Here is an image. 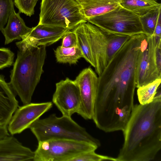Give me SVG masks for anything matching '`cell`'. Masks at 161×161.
Here are the masks:
<instances>
[{
	"mask_svg": "<svg viewBox=\"0 0 161 161\" xmlns=\"http://www.w3.org/2000/svg\"><path fill=\"white\" fill-rule=\"evenodd\" d=\"M120 5L139 17L161 6L156 0H119Z\"/></svg>",
	"mask_w": 161,
	"mask_h": 161,
	"instance_id": "obj_18",
	"label": "cell"
},
{
	"mask_svg": "<svg viewBox=\"0 0 161 161\" xmlns=\"http://www.w3.org/2000/svg\"><path fill=\"white\" fill-rule=\"evenodd\" d=\"M74 81L79 88L81 99L77 114L85 119H92L98 77L92 69L89 67L83 69Z\"/></svg>",
	"mask_w": 161,
	"mask_h": 161,
	"instance_id": "obj_11",
	"label": "cell"
},
{
	"mask_svg": "<svg viewBox=\"0 0 161 161\" xmlns=\"http://www.w3.org/2000/svg\"><path fill=\"white\" fill-rule=\"evenodd\" d=\"M14 10L10 15L7 25L1 31L5 38V44H8L16 40H21L32 30L27 26L20 16Z\"/></svg>",
	"mask_w": 161,
	"mask_h": 161,
	"instance_id": "obj_16",
	"label": "cell"
},
{
	"mask_svg": "<svg viewBox=\"0 0 161 161\" xmlns=\"http://www.w3.org/2000/svg\"><path fill=\"white\" fill-rule=\"evenodd\" d=\"M29 128L38 142L51 139H66L88 142L98 147L101 145L98 140L92 136L71 117L62 115L59 117L53 114L36 120Z\"/></svg>",
	"mask_w": 161,
	"mask_h": 161,
	"instance_id": "obj_4",
	"label": "cell"
},
{
	"mask_svg": "<svg viewBox=\"0 0 161 161\" xmlns=\"http://www.w3.org/2000/svg\"><path fill=\"white\" fill-rule=\"evenodd\" d=\"M61 46L64 47H71L77 46V38L75 33L73 31L67 32L62 38Z\"/></svg>",
	"mask_w": 161,
	"mask_h": 161,
	"instance_id": "obj_27",
	"label": "cell"
},
{
	"mask_svg": "<svg viewBox=\"0 0 161 161\" xmlns=\"http://www.w3.org/2000/svg\"><path fill=\"white\" fill-rule=\"evenodd\" d=\"M73 31L76 35L77 46L82 53L83 58L94 68L95 65L94 59L83 23L74 28Z\"/></svg>",
	"mask_w": 161,
	"mask_h": 161,
	"instance_id": "obj_20",
	"label": "cell"
},
{
	"mask_svg": "<svg viewBox=\"0 0 161 161\" xmlns=\"http://www.w3.org/2000/svg\"><path fill=\"white\" fill-rule=\"evenodd\" d=\"M161 43L157 45L155 57L156 64L159 72L161 74Z\"/></svg>",
	"mask_w": 161,
	"mask_h": 161,
	"instance_id": "obj_28",
	"label": "cell"
},
{
	"mask_svg": "<svg viewBox=\"0 0 161 161\" xmlns=\"http://www.w3.org/2000/svg\"><path fill=\"white\" fill-rule=\"evenodd\" d=\"M52 102L30 103L19 107L12 116L8 125L10 135L19 134L29 128L35 121L50 109Z\"/></svg>",
	"mask_w": 161,
	"mask_h": 161,
	"instance_id": "obj_12",
	"label": "cell"
},
{
	"mask_svg": "<svg viewBox=\"0 0 161 161\" xmlns=\"http://www.w3.org/2000/svg\"><path fill=\"white\" fill-rule=\"evenodd\" d=\"M39 24L74 29L87 21L75 0H42Z\"/></svg>",
	"mask_w": 161,
	"mask_h": 161,
	"instance_id": "obj_6",
	"label": "cell"
},
{
	"mask_svg": "<svg viewBox=\"0 0 161 161\" xmlns=\"http://www.w3.org/2000/svg\"><path fill=\"white\" fill-rule=\"evenodd\" d=\"M111 160L117 161L116 158L102 155L96 153L95 151H88L73 158L70 161H101Z\"/></svg>",
	"mask_w": 161,
	"mask_h": 161,
	"instance_id": "obj_24",
	"label": "cell"
},
{
	"mask_svg": "<svg viewBox=\"0 0 161 161\" xmlns=\"http://www.w3.org/2000/svg\"><path fill=\"white\" fill-rule=\"evenodd\" d=\"M13 0H0V31L7 24L10 15L15 10Z\"/></svg>",
	"mask_w": 161,
	"mask_h": 161,
	"instance_id": "obj_23",
	"label": "cell"
},
{
	"mask_svg": "<svg viewBox=\"0 0 161 161\" xmlns=\"http://www.w3.org/2000/svg\"><path fill=\"white\" fill-rule=\"evenodd\" d=\"M52 101L62 115L71 117L77 113L81 99L79 88L75 81L66 78L56 83Z\"/></svg>",
	"mask_w": 161,
	"mask_h": 161,
	"instance_id": "obj_10",
	"label": "cell"
},
{
	"mask_svg": "<svg viewBox=\"0 0 161 161\" xmlns=\"http://www.w3.org/2000/svg\"><path fill=\"white\" fill-rule=\"evenodd\" d=\"M145 35L131 36L98 76L92 118L97 126L116 130L127 124L134 106L136 67Z\"/></svg>",
	"mask_w": 161,
	"mask_h": 161,
	"instance_id": "obj_1",
	"label": "cell"
},
{
	"mask_svg": "<svg viewBox=\"0 0 161 161\" xmlns=\"http://www.w3.org/2000/svg\"><path fill=\"white\" fill-rule=\"evenodd\" d=\"M87 21L112 33L132 36L143 33L139 17L120 5L104 14Z\"/></svg>",
	"mask_w": 161,
	"mask_h": 161,
	"instance_id": "obj_8",
	"label": "cell"
},
{
	"mask_svg": "<svg viewBox=\"0 0 161 161\" xmlns=\"http://www.w3.org/2000/svg\"><path fill=\"white\" fill-rule=\"evenodd\" d=\"M86 20L104 14L119 6V0H84L79 3Z\"/></svg>",
	"mask_w": 161,
	"mask_h": 161,
	"instance_id": "obj_17",
	"label": "cell"
},
{
	"mask_svg": "<svg viewBox=\"0 0 161 161\" xmlns=\"http://www.w3.org/2000/svg\"><path fill=\"white\" fill-rule=\"evenodd\" d=\"M157 45L154 36L146 34L141 43L136 67V88L161 78L156 60Z\"/></svg>",
	"mask_w": 161,
	"mask_h": 161,
	"instance_id": "obj_9",
	"label": "cell"
},
{
	"mask_svg": "<svg viewBox=\"0 0 161 161\" xmlns=\"http://www.w3.org/2000/svg\"><path fill=\"white\" fill-rule=\"evenodd\" d=\"M161 82V78L158 79L137 88V96L140 104L145 105L153 102Z\"/></svg>",
	"mask_w": 161,
	"mask_h": 161,
	"instance_id": "obj_22",
	"label": "cell"
},
{
	"mask_svg": "<svg viewBox=\"0 0 161 161\" xmlns=\"http://www.w3.org/2000/svg\"><path fill=\"white\" fill-rule=\"evenodd\" d=\"M32 28L22 40L36 46L50 45L62 38L70 30L63 27L39 24Z\"/></svg>",
	"mask_w": 161,
	"mask_h": 161,
	"instance_id": "obj_13",
	"label": "cell"
},
{
	"mask_svg": "<svg viewBox=\"0 0 161 161\" xmlns=\"http://www.w3.org/2000/svg\"><path fill=\"white\" fill-rule=\"evenodd\" d=\"M161 6L139 17L143 33L149 36L153 35L158 21L161 17Z\"/></svg>",
	"mask_w": 161,
	"mask_h": 161,
	"instance_id": "obj_21",
	"label": "cell"
},
{
	"mask_svg": "<svg viewBox=\"0 0 161 161\" xmlns=\"http://www.w3.org/2000/svg\"><path fill=\"white\" fill-rule=\"evenodd\" d=\"M14 58V54L9 49L0 48V69L11 66Z\"/></svg>",
	"mask_w": 161,
	"mask_h": 161,
	"instance_id": "obj_26",
	"label": "cell"
},
{
	"mask_svg": "<svg viewBox=\"0 0 161 161\" xmlns=\"http://www.w3.org/2000/svg\"><path fill=\"white\" fill-rule=\"evenodd\" d=\"M83 24L99 76L131 36L104 31L87 21Z\"/></svg>",
	"mask_w": 161,
	"mask_h": 161,
	"instance_id": "obj_5",
	"label": "cell"
},
{
	"mask_svg": "<svg viewBox=\"0 0 161 161\" xmlns=\"http://www.w3.org/2000/svg\"><path fill=\"white\" fill-rule=\"evenodd\" d=\"M54 53L57 62L69 64H76L83 55L80 49L77 46L71 47H64L58 46L54 51Z\"/></svg>",
	"mask_w": 161,
	"mask_h": 161,
	"instance_id": "obj_19",
	"label": "cell"
},
{
	"mask_svg": "<svg viewBox=\"0 0 161 161\" xmlns=\"http://www.w3.org/2000/svg\"><path fill=\"white\" fill-rule=\"evenodd\" d=\"M17 57L8 83L23 105L31 103L41 76L46 55V46H36L21 40L16 43Z\"/></svg>",
	"mask_w": 161,
	"mask_h": 161,
	"instance_id": "obj_3",
	"label": "cell"
},
{
	"mask_svg": "<svg viewBox=\"0 0 161 161\" xmlns=\"http://www.w3.org/2000/svg\"><path fill=\"white\" fill-rule=\"evenodd\" d=\"M77 2H78L79 3H80L82 2H83L84 0H75Z\"/></svg>",
	"mask_w": 161,
	"mask_h": 161,
	"instance_id": "obj_30",
	"label": "cell"
},
{
	"mask_svg": "<svg viewBox=\"0 0 161 161\" xmlns=\"http://www.w3.org/2000/svg\"><path fill=\"white\" fill-rule=\"evenodd\" d=\"M7 126H0V138L9 135Z\"/></svg>",
	"mask_w": 161,
	"mask_h": 161,
	"instance_id": "obj_29",
	"label": "cell"
},
{
	"mask_svg": "<svg viewBox=\"0 0 161 161\" xmlns=\"http://www.w3.org/2000/svg\"><path fill=\"white\" fill-rule=\"evenodd\" d=\"M98 147L88 142L72 139H51L38 142L34 161H70Z\"/></svg>",
	"mask_w": 161,
	"mask_h": 161,
	"instance_id": "obj_7",
	"label": "cell"
},
{
	"mask_svg": "<svg viewBox=\"0 0 161 161\" xmlns=\"http://www.w3.org/2000/svg\"><path fill=\"white\" fill-rule=\"evenodd\" d=\"M124 142L117 161L153 160L161 148V92L153 102L136 104L123 131Z\"/></svg>",
	"mask_w": 161,
	"mask_h": 161,
	"instance_id": "obj_2",
	"label": "cell"
},
{
	"mask_svg": "<svg viewBox=\"0 0 161 161\" xmlns=\"http://www.w3.org/2000/svg\"><path fill=\"white\" fill-rule=\"evenodd\" d=\"M38 0H14L19 12L31 17L34 14V8Z\"/></svg>",
	"mask_w": 161,
	"mask_h": 161,
	"instance_id": "obj_25",
	"label": "cell"
},
{
	"mask_svg": "<svg viewBox=\"0 0 161 161\" xmlns=\"http://www.w3.org/2000/svg\"><path fill=\"white\" fill-rule=\"evenodd\" d=\"M34 156V152L13 135L0 138V161H31Z\"/></svg>",
	"mask_w": 161,
	"mask_h": 161,
	"instance_id": "obj_14",
	"label": "cell"
},
{
	"mask_svg": "<svg viewBox=\"0 0 161 161\" xmlns=\"http://www.w3.org/2000/svg\"><path fill=\"white\" fill-rule=\"evenodd\" d=\"M19 107L15 94L6 82L4 76L0 75V126H8Z\"/></svg>",
	"mask_w": 161,
	"mask_h": 161,
	"instance_id": "obj_15",
	"label": "cell"
}]
</instances>
